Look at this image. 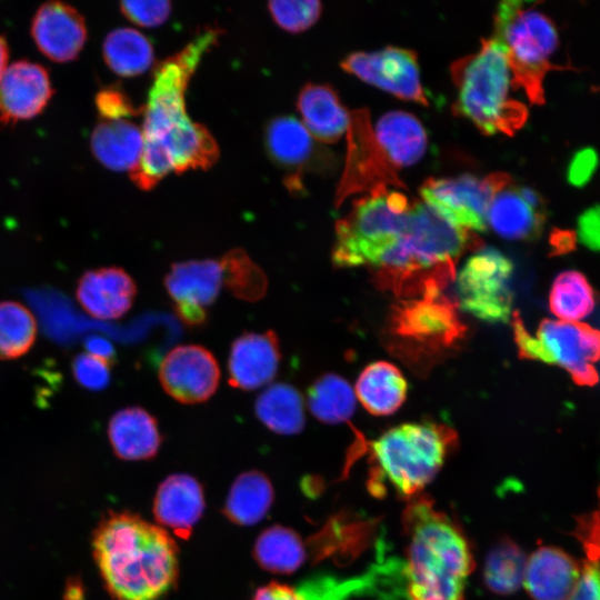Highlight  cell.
I'll list each match as a JSON object with an SVG mask.
<instances>
[{
    "label": "cell",
    "mask_w": 600,
    "mask_h": 600,
    "mask_svg": "<svg viewBox=\"0 0 600 600\" xmlns=\"http://www.w3.org/2000/svg\"><path fill=\"white\" fill-rule=\"evenodd\" d=\"M307 401L313 417L331 424L347 421L356 409L352 388L334 373L319 377L308 389Z\"/></svg>",
    "instance_id": "obj_35"
},
{
    "label": "cell",
    "mask_w": 600,
    "mask_h": 600,
    "mask_svg": "<svg viewBox=\"0 0 600 600\" xmlns=\"http://www.w3.org/2000/svg\"><path fill=\"white\" fill-rule=\"evenodd\" d=\"M268 8L276 23L289 32L308 29L321 13V3L317 0H274Z\"/></svg>",
    "instance_id": "obj_39"
},
{
    "label": "cell",
    "mask_w": 600,
    "mask_h": 600,
    "mask_svg": "<svg viewBox=\"0 0 600 600\" xmlns=\"http://www.w3.org/2000/svg\"><path fill=\"white\" fill-rule=\"evenodd\" d=\"M579 233L588 247L600 250V208H593L580 218Z\"/></svg>",
    "instance_id": "obj_43"
},
{
    "label": "cell",
    "mask_w": 600,
    "mask_h": 600,
    "mask_svg": "<svg viewBox=\"0 0 600 600\" xmlns=\"http://www.w3.org/2000/svg\"><path fill=\"white\" fill-rule=\"evenodd\" d=\"M222 33L206 28L178 53L160 62L143 107V149L130 178L150 190L171 172L209 169L219 158V147L210 131L187 113L186 91L202 57Z\"/></svg>",
    "instance_id": "obj_1"
},
{
    "label": "cell",
    "mask_w": 600,
    "mask_h": 600,
    "mask_svg": "<svg viewBox=\"0 0 600 600\" xmlns=\"http://www.w3.org/2000/svg\"><path fill=\"white\" fill-rule=\"evenodd\" d=\"M219 262L222 282L232 296L249 302L264 297L268 289L267 276L243 249L229 250Z\"/></svg>",
    "instance_id": "obj_37"
},
{
    "label": "cell",
    "mask_w": 600,
    "mask_h": 600,
    "mask_svg": "<svg viewBox=\"0 0 600 600\" xmlns=\"http://www.w3.org/2000/svg\"><path fill=\"white\" fill-rule=\"evenodd\" d=\"M203 510V490L192 476L174 473L160 483L153 501L154 518L160 526L188 539Z\"/></svg>",
    "instance_id": "obj_21"
},
{
    "label": "cell",
    "mask_w": 600,
    "mask_h": 600,
    "mask_svg": "<svg viewBox=\"0 0 600 600\" xmlns=\"http://www.w3.org/2000/svg\"><path fill=\"white\" fill-rule=\"evenodd\" d=\"M31 36L38 49L50 60L69 62L82 50L87 27L83 17L73 7L50 1L37 10Z\"/></svg>",
    "instance_id": "obj_16"
},
{
    "label": "cell",
    "mask_w": 600,
    "mask_h": 600,
    "mask_svg": "<svg viewBox=\"0 0 600 600\" xmlns=\"http://www.w3.org/2000/svg\"><path fill=\"white\" fill-rule=\"evenodd\" d=\"M37 337V321L31 311L14 301L0 302V360L26 354Z\"/></svg>",
    "instance_id": "obj_38"
},
{
    "label": "cell",
    "mask_w": 600,
    "mask_h": 600,
    "mask_svg": "<svg viewBox=\"0 0 600 600\" xmlns=\"http://www.w3.org/2000/svg\"><path fill=\"white\" fill-rule=\"evenodd\" d=\"M92 548L107 590L117 600H159L176 583V541L138 514L107 516L98 524Z\"/></svg>",
    "instance_id": "obj_2"
},
{
    "label": "cell",
    "mask_w": 600,
    "mask_h": 600,
    "mask_svg": "<svg viewBox=\"0 0 600 600\" xmlns=\"http://www.w3.org/2000/svg\"><path fill=\"white\" fill-rule=\"evenodd\" d=\"M90 147L106 168L130 172L142 153V129L128 119L102 120L91 133Z\"/></svg>",
    "instance_id": "obj_25"
},
{
    "label": "cell",
    "mask_w": 600,
    "mask_h": 600,
    "mask_svg": "<svg viewBox=\"0 0 600 600\" xmlns=\"http://www.w3.org/2000/svg\"><path fill=\"white\" fill-rule=\"evenodd\" d=\"M413 201L378 188L353 202L351 211L336 222L332 262L337 267H376L382 254L406 233Z\"/></svg>",
    "instance_id": "obj_7"
},
{
    "label": "cell",
    "mask_w": 600,
    "mask_h": 600,
    "mask_svg": "<svg viewBox=\"0 0 600 600\" xmlns=\"http://www.w3.org/2000/svg\"><path fill=\"white\" fill-rule=\"evenodd\" d=\"M174 312L189 327H199L208 320L204 307L189 302H174Z\"/></svg>",
    "instance_id": "obj_45"
},
{
    "label": "cell",
    "mask_w": 600,
    "mask_h": 600,
    "mask_svg": "<svg viewBox=\"0 0 600 600\" xmlns=\"http://www.w3.org/2000/svg\"><path fill=\"white\" fill-rule=\"evenodd\" d=\"M514 341L521 358L557 364L579 386H594L599 374L600 330L582 322L543 319L532 336L518 312L512 313Z\"/></svg>",
    "instance_id": "obj_8"
},
{
    "label": "cell",
    "mask_w": 600,
    "mask_h": 600,
    "mask_svg": "<svg viewBox=\"0 0 600 600\" xmlns=\"http://www.w3.org/2000/svg\"><path fill=\"white\" fill-rule=\"evenodd\" d=\"M52 86L46 68L31 61H17L0 77V124L31 119L47 107Z\"/></svg>",
    "instance_id": "obj_15"
},
{
    "label": "cell",
    "mask_w": 600,
    "mask_h": 600,
    "mask_svg": "<svg viewBox=\"0 0 600 600\" xmlns=\"http://www.w3.org/2000/svg\"><path fill=\"white\" fill-rule=\"evenodd\" d=\"M252 600H306L300 589L272 581L257 589Z\"/></svg>",
    "instance_id": "obj_44"
},
{
    "label": "cell",
    "mask_w": 600,
    "mask_h": 600,
    "mask_svg": "<svg viewBox=\"0 0 600 600\" xmlns=\"http://www.w3.org/2000/svg\"><path fill=\"white\" fill-rule=\"evenodd\" d=\"M84 348L87 353L106 360L109 363H113L116 359V351L112 343L103 337L90 336L84 340Z\"/></svg>",
    "instance_id": "obj_46"
},
{
    "label": "cell",
    "mask_w": 600,
    "mask_h": 600,
    "mask_svg": "<svg viewBox=\"0 0 600 600\" xmlns=\"http://www.w3.org/2000/svg\"><path fill=\"white\" fill-rule=\"evenodd\" d=\"M340 66L348 73L399 99L429 104L421 84L417 53L410 49L388 46L373 52H353Z\"/></svg>",
    "instance_id": "obj_12"
},
{
    "label": "cell",
    "mask_w": 600,
    "mask_h": 600,
    "mask_svg": "<svg viewBox=\"0 0 600 600\" xmlns=\"http://www.w3.org/2000/svg\"><path fill=\"white\" fill-rule=\"evenodd\" d=\"M526 564L527 558L521 548L509 538H503L486 558L484 583L494 593L511 594L523 583Z\"/></svg>",
    "instance_id": "obj_36"
},
{
    "label": "cell",
    "mask_w": 600,
    "mask_h": 600,
    "mask_svg": "<svg viewBox=\"0 0 600 600\" xmlns=\"http://www.w3.org/2000/svg\"><path fill=\"white\" fill-rule=\"evenodd\" d=\"M513 264L494 248H481L460 270L456 296L461 310L490 323H506L512 316Z\"/></svg>",
    "instance_id": "obj_9"
},
{
    "label": "cell",
    "mask_w": 600,
    "mask_h": 600,
    "mask_svg": "<svg viewBox=\"0 0 600 600\" xmlns=\"http://www.w3.org/2000/svg\"><path fill=\"white\" fill-rule=\"evenodd\" d=\"M273 488L260 471H246L233 481L223 513L233 523L253 526L261 521L273 502Z\"/></svg>",
    "instance_id": "obj_29"
},
{
    "label": "cell",
    "mask_w": 600,
    "mask_h": 600,
    "mask_svg": "<svg viewBox=\"0 0 600 600\" xmlns=\"http://www.w3.org/2000/svg\"><path fill=\"white\" fill-rule=\"evenodd\" d=\"M391 330L400 338L416 343L450 347L462 338L464 328L453 303L441 292H436L394 306Z\"/></svg>",
    "instance_id": "obj_13"
},
{
    "label": "cell",
    "mask_w": 600,
    "mask_h": 600,
    "mask_svg": "<svg viewBox=\"0 0 600 600\" xmlns=\"http://www.w3.org/2000/svg\"><path fill=\"white\" fill-rule=\"evenodd\" d=\"M136 294L134 280L118 267L86 271L76 289L82 309L99 320H116L124 316L131 309Z\"/></svg>",
    "instance_id": "obj_19"
},
{
    "label": "cell",
    "mask_w": 600,
    "mask_h": 600,
    "mask_svg": "<svg viewBox=\"0 0 600 600\" xmlns=\"http://www.w3.org/2000/svg\"><path fill=\"white\" fill-rule=\"evenodd\" d=\"M396 169L374 137L369 111L367 109L351 111L347 161L336 193V207H340L352 193L371 192L389 184L404 188Z\"/></svg>",
    "instance_id": "obj_11"
},
{
    "label": "cell",
    "mask_w": 600,
    "mask_h": 600,
    "mask_svg": "<svg viewBox=\"0 0 600 600\" xmlns=\"http://www.w3.org/2000/svg\"><path fill=\"white\" fill-rule=\"evenodd\" d=\"M8 57H9V51H8V46H7V42L6 40L0 36V77L2 76V73L4 72V70L7 69V63H8Z\"/></svg>",
    "instance_id": "obj_47"
},
{
    "label": "cell",
    "mask_w": 600,
    "mask_h": 600,
    "mask_svg": "<svg viewBox=\"0 0 600 600\" xmlns=\"http://www.w3.org/2000/svg\"><path fill=\"white\" fill-rule=\"evenodd\" d=\"M451 74L458 89L454 112L482 133L512 136L523 127L528 109L510 96V69L496 39H481L478 51L451 64Z\"/></svg>",
    "instance_id": "obj_5"
},
{
    "label": "cell",
    "mask_w": 600,
    "mask_h": 600,
    "mask_svg": "<svg viewBox=\"0 0 600 600\" xmlns=\"http://www.w3.org/2000/svg\"><path fill=\"white\" fill-rule=\"evenodd\" d=\"M407 537L402 580L408 600H464L474 568L471 546L461 527L417 496L402 514Z\"/></svg>",
    "instance_id": "obj_3"
},
{
    "label": "cell",
    "mask_w": 600,
    "mask_h": 600,
    "mask_svg": "<svg viewBox=\"0 0 600 600\" xmlns=\"http://www.w3.org/2000/svg\"><path fill=\"white\" fill-rule=\"evenodd\" d=\"M453 430L434 422H411L386 431L371 444L368 488L374 496L391 489L412 499L429 484L456 444Z\"/></svg>",
    "instance_id": "obj_4"
},
{
    "label": "cell",
    "mask_w": 600,
    "mask_h": 600,
    "mask_svg": "<svg viewBox=\"0 0 600 600\" xmlns=\"http://www.w3.org/2000/svg\"><path fill=\"white\" fill-rule=\"evenodd\" d=\"M111 363L89 353L77 354L71 364L72 373L77 382L83 388L99 391L107 388L110 382Z\"/></svg>",
    "instance_id": "obj_40"
},
{
    "label": "cell",
    "mask_w": 600,
    "mask_h": 600,
    "mask_svg": "<svg viewBox=\"0 0 600 600\" xmlns=\"http://www.w3.org/2000/svg\"><path fill=\"white\" fill-rule=\"evenodd\" d=\"M583 548L580 576L568 600H600V512L579 517L574 530Z\"/></svg>",
    "instance_id": "obj_34"
},
{
    "label": "cell",
    "mask_w": 600,
    "mask_h": 600,
    "mask_svg": "<svg viewBox=\"0 0 600 600\" xmlns=\"http://www.w3.org/2000/svg\"><path fill=\"white\" fill-rule=\"evenodd\" d=\"M408 384L393 364L377 361L367 366L356 383V393L361 404L374 416H387L403 403Z\"/></svg>",
    "instance_id": "obj_28"
},
{
    "label": "cell",
    "mask_w": 600,
    "mask_h": 600,
    "mask_svg": "<svg viewBox=\"0 0 600 600\" xmlns=\"http://www.w3.org/2000/svg\"><path fill=\"white\" fill-rule=\"evenodd\" d=\"M266 144L270 158L286 170L287 188L301 191L303 171L314 154L313 137L303 123L289 116L273 118L266 129Z\"/></svg>",
    "instance_id": "obj_20"
},
{
    "label": "cell",
    "mask_w": 600,
    "mask_h": 600,
    "mask_svg": "<svg viewBox=\"0 0 600 600\" xmlns=\"http://www.w3.org/2000/svg\"><path fill=\"white\" fill-rule=\"evenodd\" d=\"M120 10L134 24L157 27L170 16L171 3L166 0L122 1Z\"/></svg>",
    "instance_id": "obj_41"
},
{
    "label": "cell",
    "mask_w": 600,
    "mask_h": 600,
    "mask_svg": "<svg viewBox=\"0 0 600 600\" xmlns=\"http://www.w3.org/2000/svg\"><path fill=\"white\" fill-rule=\"evenodd\" d=\"M258 419L278 434H297L306 422L303 399L293 386L286 382L270 384L257 398Z\"/></svg>",
    "instance_id": "obj_30"
},
{
    "label": "cell",
    "mask_w": 600,
    "mask_h": 600,
    "mask_svg": "<svg viewBox=\"0 0 600 600\" xmlns=\"http://www.w3.org/2000/svg\"><path fill=\"white\" fill-rule=\"evenodd\" d=\"M102 52L108 67L122 77L143 73L154 60L149 39L131 28H118L108 33Z\"/></svg>",
    "instance_id": "obj_31"
},
{
    "label": "cell",
    "mask_w": 600,
    "mask_h": 600,
    "mask_svg": "<svg viewBox=\"0 0 600 600\" xmlns=\"http://www.w3.org/2000/svg\"><path fill=\"white\" fill-rule=\"evenodd\" d=\"M96 106L103 120L127 119L143 111V108H136L130 98L116 87L100 90L96 97Z\"/></svg>",
    "instance_id": "obj_42"
},
{
    "label": "cell",
    "mask_w": 600,
    "mask_h": 600,
    "mask_svg": "<svg viewBox=\"0 0 600 600\" xmlns=\"http://www.w3.org/2000/svg\"><path fill=\"white\" fill-rule=\"evenodd\" d=\"M536 3L507 0L494 13L493 39L502 47L514 89H522L529 101L544 103L543 80L553 68L551 57L558 48L552 21L534 9Z\"/></svg>",
    "instance_id": "obj_6"
},
{
    "label": "cell",
    "mask_w": 600,
    "mask_h": 600,
    "mask_svg": "<svg viewBox=\"0 0 600 600\" xmlns=\"http://www.w3.org/2000/svg\"><path fill=\"white\" fill-rule=\"evenodd\" d=\"M546 203L534 189L513 182L493 198L487 222L500 237L508 240H532L542 231Z\"/></svg>",
    "instance_id": "obj_17"
},
{
    "label": "cell",
    "mask_w": 600,
    "mask_h": 600,
    "mask_svg": "<svg viewBox=\"0 0 600 600\" xmlns=\"http://www.w3.org/2000/svg\"><path fill=\"white\" fill-rule=\"evenodd\" d=\"M580 576V561L560 548H538L526 564L523 584L533 600H568Z\"/></svg>",
    "instance_id": "obj_22"
},
{
    "label": "cell",
    "mask_w": 600,
    "mask_h": 600,
    "mask_svg": "<svg viewBox=\"0 0 600 600\" xmlns=\"http://www.w3.org/2000/svg\"><path fill=\"white\" fill-rule=\"evenodd\" d=\"M374 137L389 161L407 167L419 161L427 149V132L411 113L390 111L376 124Z\"/></svg>",
    "instance_id": "obj_26"
},
{
    "label": "cell",
    "mask_w": 600,
    "mask_h": 600,
    "mask_svg": "<svg viewBox=\"0 0 600 600\" xmlns=\"http://www.w3.org/2000/svg\"><path fill=\"white\" fill-rule=\"evenodd\" d=\"M596 303V291L581 272L563 271L553 280L549 308L561 321L579 322L593 311Z\"/></svg>",
    "instance_id": "obj_33"
},
{
    "label": "cell",
    "mask_w": 600,
    "mask_h": 600,
    "mask_svg": "<svg viewBox=\"0 0 600 600\" xmlns=\"http://www.w3.org/2000/svg\"><path fill=\"white\" fill-rule=\"evenodd\" d=\"M253 554L261 568L274 573H292L307 559L299 534L279 524L261 532L256 541Z\"/></svg>",
    "instance_id": "obj_32"
},
{
    "label": "cell",
    "mask_w": 600,
    "mask_h": 600,
    "mask_svg": "<svg viewBox=\"0 0 600 600\" xmlns=\"http://www.w3.org/2000/svg\"><path fill=\"white\" fill-rule=\"evenodd\" d=\"M281 359L277 333L244 332L231 344L228 382L241 390H256L273 380Z\"/></svg>",
    "instance_id": "obj_18"
},
{
    "label": "cell",
    "mask_w": 600,
    "mask_h": 600,
    "mask_svg": "<svg viewBox=\"0 0 600 600\" xmlns=\"http://www.w3.org/2000/svg\"><path fill=\"white\" fill-rule=\"evenodd\" d=\"M297 108L303 126L321 142L333 143L348 131L350 112L329 84H306L298 96Z\"/></svg>",
    "instance_id": "obj_24"
},
{
    "label": "cell",
    "mask_w": 600,
    "mask_h": 600,
    "mask_svg": "<svg viewBox=\"0 0 600 600\" xmlns=\"http://www.w3.org/2000/svg\"><path fill=\"white\" fill-rule=\"evenodd\" d=\"M159 379L171 398L193 404L213 396L219 386L220 369L214 356L204 347L182 344L171 349L161 360Z\"/></svg>",
    "instance_id": "obj_14"
},
{
    "label": "cell",
    "mask_w": 600,
    "mask_h": 600,
    "mask_svg": "<svg viewBox=\"0 0 600 600\" xmlns=\"http://www.w3.org/2000/svg\"><path fill=\"white\" fill-rule=\"evenodd\" d=\"M222 283L219 260H189L171 266L164 287L174 302H189L201 307L217 299Z\"/></svg>",
    "instance_id": "obj_27"
},
{
    "label": "cell",
    "mask_w": 600,
    "mask_h": 600,
    "mask_svg": "<svg viewBox=\"0 0 600 600\" xmlns=\"http://www.w3.org/2000/svg\"><path fill=\"white\" fill-rule=\"evenodd\" d=\"M108 437L116 456L127 461L151 459L162 440L156 418L141 407L117 411L109 421Z\"/></svg>",
    "instance_id": "obj_23"
},
{
    "label": "cell",
    "mask_w": 600,
    "mask_h": 600,
    "mask_svg": "<svg viewBox=\"0 0 600 600\" xmlns=\"http://www.w3.org/2000/svg\"><path fill=\"white\" fill-rule=\"evenodd\" d=\"M512 178L504 172H493L483 178L462 174L456 178H428L419 188L422 199L449 222L482 232L494 196Z\"/></svg>",
    "instance_id": "obj_10"
}]
</instances>
